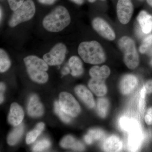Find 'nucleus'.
<instances>
[{"instance_id": "obj_2", "label": "nucleus", "mask_w": 152, "mask_h": 152, "mask_svg": "<svg viewBox=\"0 0 152 152\" xmlns=\"http://www.w3.org/2000/svg\"><path fill=\"white\" fill-rule=\"evenodd\" d=\"M78 53L85 63L91 64H100L107 59L103 48L96 41L82 42L79 45Z\"/></svg>"}, {"instance_id": "obj_7", "label": "nucleus", "mask_w": 152, "mask_h": 152, "mask_svg": "<svg viewBox=\"0 0 152 152\" xmlns=\"http://www.w3.org/2000/svg\"><path fill=\"white\" fill-rule=\"evenodd\" d=\"M66 53L65 45L59 43L56 44L49 53L44 55L43 58L48 65H60L64 62Z\"/></svg>"}, {"instance_id": "obj_26", "label": "nucleus", "mask_w": 152, "mask_h": 152, "mask_svg": "<svg viewBox=\"0 0 152 152\" xmlns=\"http://www.w3.org/2000/svg\"><path fill=\"white\" fill-rule=\"evenodd\" d=\"M54 110L56 114L60 117L63 121L66 123L70 122L71 119L69 116L61 108L59 102L56 101L54 103Z\"/></svg>"}, {"instance_id": "obj_10", "label": "nucleus", "mask_w": 152, "mask_h": 152, "mask_svg": "<svg viewBox=\"0 0 152 152\" xmlns=\"http://www.w3.org/2000/svg\"><path fill=\"white\" fill-rule=\"evenodd\" d=\"M138 83V80L133 74H126L123 76L120 83V89L124 95L131 94L135 89Z\"/></svg>"}, {"instance_id": "obj_24", "label": "nucleus", "mask_w": 152, "mask_h": 152, "mask_svg": "<svg viewBox=\"0 0 152 152\" xmlns=\"http://www.w3.org/2000/svg\"><path fill=\"white\" fill-rule=\"evenodd\" d=\"M11 62L10 58L5 51L2 49L0 50V72H4L10 67Z\"/></svg>"}, {"instance_id": "obj_6", "label": "nucleus", "mask_w": 152, "mask_h": 152, "mask_svg": "<svg viewBox=\"0 0 152 152\" xmlns=\"http://www.w3.org/2000/svg\"><path fill=\"white\" fill-rule=\"evenodd\" d=\"M59 103L62 110L69 116L77 117L80 113L79 103L70 93H61L59 97Z\"/></svg>"}, {"instance_id": "obj_19", "label": "nucleus", "mask_w": 152, "mask_h": 152, "mask_svg": "<svg viewBox=\"0 0 152 152\" xmlns=\"http://www.w3.org/2000/svg\"><path fill=\"white\" fill-rule=\"evenodd\" d=\"M89 73L91 78L104 80L110 76L111 70L107 66L103 65L100 67L96 65L90 69Z\"/></svg>"}, {"instance_id": "obj_32", "label": "nucleus", "mask_w": 152, "mask_h": 152, "mask_svg": "<svg viewBox=\"0 0 152 152\" xmlns=\"http://www.w3.org/2000/svg\"><path fill=\"white\" fill-rule=\"evenodd\" d=\"M143 86L145 89L147 94L152 93V80H148Z\"/></svg>"}, {"instance_id": "obj_39", "label": "nucleus", "mask_w": 152, "mask_h": 152, "mask_svg": "<svg viewBox=\"0 0 152 152\" xmlns=\"http://www.w3.org/2000/svg\"><path fill=\"white\" fill-rule=\"evenodd\" d=\"M147 54H148L149 56H152V47L151 48V49H150L149 51Z\"/></svg>"}, {"instance_id": "obj_14", "label": "nucleus", "mask_w": 152, "mask_h": 152, "mask_svg": "<svg viewBox=\"0 0 152 152\" xmlns=\"http://www.w3.org/2000/svg\"><path fill=\"white\" fill-rule=\"evenodd\" d=\"M137 20L141 29L145 34L152 31V15L145 11H141L137 17Z\"/></svg>"}, {"instance_id": "obj_21", "label": "nucleus", "mask_w": 152, "mask_h": 152, "mask_svg": "<svg viewBox=\"0 0 152 152\" xmlns=\"http://www.w3.org/2000/svg\"><path fill=\"white\" fill-rule=\"evenodd\" d=\"M13 130L9 134L7 142L10 145H14L18 142L24 132V126L22 124L15 126Z\"/></svg>"}, {"instance_id": "obj_42", "label": "nucleus", "mask_w": 152, "mask_h": 152, "mask_svg": "<svg viewBox=\"0 0 152 152\" xmlns=\"http://www.w3.org/2000/svg\"><path fill=\"white\" fill-rule=\"evenodd\" d=\"M150 64H151V65L152 67V59L151 60V62H150Z\"/></svg>"}, {"instance_id": "obj_8", "label": "nucleus", "mask_w": 152, "mask_h": 152, "mask_svg": "<svg viewBox=\"0 0 152 152\" xmlns=\"http://www.w3.org/2000/svg\"><path fill=\"white\" fill-rule=\"evenodd\" d=\"M116 12L120 23L123 25L127 24L134 12V5L132 0H118Z\"/></svg>"}, {"instance_id": "obj_28", "label": "nucleus", "mask_w": 152, "mask_h": 152, "mask_svg": "<svg viewBox=\"0 0 152 152\" xmlns=\"http://www.w3.org/2000/svg\"><path fill=\"white\" fill-rule=\"evenodd\" d=\"M89 135L94 141H99L103 139L105 134L103 131L98 129H93L90 130L88 133Z\"/></svg>"}, {"instance_id": "obj_38", "label": "nucleus", "mask_w": 152, "mask_h": 152, "mask_svg": "<svg viewBox=\"0 0 152 152\" xmlns=\"http://www.w3.org/2000/svg\"><path fill=\"white\" fill-rule=\"evenodd\" d=\"M148 4L152 7V0H146Z\"/></svg>"}, {"instance_id": "obj_12", "label": "nucleus", "mask_w": 152, "mask_h": 152, "mask_svg": "<svg viewBox=\"0 0 152 152\" xmlns=\"http://www.w3.org/2000/svg\"><path fill=\"white\" fill-rule=\"evenodd\" d=\"M24 114L20 106L17 103H13L10 108L8 120L11 125L17 126L21 124Z\"/></svg>"}, {"instance_id": "obj_34", "label": "nucleus", "mask_w": 152, "mask_h": 152, "mask_svg": "<svg viewBox=\"0 0 152 152\" xmlns=\"http://www.w3.org/2000/svg\"><path fill=\"white\" fill-rule=\"evenodd\" d=\"M84 140L85 142L88 145L92 144L94 142L92 138L88 134L84 137Z\"/></svg>"}, {"instance_id": "obj_37", "label": "nucleus", "mask_w": 152, "mask_h": 152, "mask_svg": "<svg viewBox=\"0 0 152 152\" xmlns=\"http://www.w3.org/2000/svg\"><path fill=\"white\" fill-rule=\"evenodd\" d=\"M71 1L77 5H81L84 2V0H71Z\"/></svg>"}, {"instance_id": "obj_11", "label": "nucleus", "mask_w": 152, "mask_h": 152, "mask_svg": "<svg viewBox=\"0 0 152 152\" xmlns=\"http://www.w3.org/2000/svg\"><path fill=\"white\" fill-rule=\"evenodd\" d=\"M76 94L89 108H93L95 106V102L91 92L83 85H78L75 88Z\"/></svg>"}, {"instance_id": "obj_20", "label": "nucleus", "mask_w": 152, "mask_h": 152, "mask_svg": "<svg viewBox=\"0 0 152 152\" xmlns=\"http://www.w3.org/2000/svg\"><path fill=\"white\" fill-rule=\"evenodd\" d=\"M130 134L128 139V146L131 151H136L138 148L141 142V135L140 131L136 127L130 131Z\"/></svg>"}, {"instance_id": "obj_17", "label": "nucleus", "mask_w": 152, "mask_h": 152, "mask_svg": "<svg viewBox=\"0 0 152 152\" xmlns=\"http://www.w3.org/2000/svg\"><path fill=\"white\" fill-rule=\"evenodd\" d=\"M68 65L71 70V73L74 77H78L83 73L84 68L81 60L78 57L73 56L70 58Z\"/></svg>"}, {"instance_id": "obj_33", "label": "nucleus", "mask_w": 152, "mask_h": 152, "mask_svg": "<svg viewBox=\"0 0 152 152\" xmlns=\"http://www.w3.org/2000/svg\"><path fill=\"white\" fill-rule=\"evenodd\" d=\"M0 88H1V103L3 102L4 99V96H3V94H4V92L5 90V86L4 84L3 83H1V84H0Z\"/></svg>"}, {"instance_id": "obj_23", "label": "nucleus", "mask_w": 152, "mask_h": 152, "mask_svg": "<svg viewBox=\"0 0 152 152\" xmlns=\"http://www.w3.org/2000/svg\"><path fill=\"white\" fill-rule=\"evenodd\" d=\"M109 101L106 98H101L98 99L97 104V109L98 114L102 118H105L108 112Z\"/></svg>"}, {"instance_id": "obj_4", "label": "nucleus", "mask_w": 152, "mask_h": 152, "mask_svg": "<svg viewBox=\"0 0 152 152\" xmlns=\"http://www.w3.org/2000/svg\"><path fill=\"white\" fill-rule=\"evenodd\" d=\"M118 44L124 54L126 66L130 69L137 67L140 64V58L134 41L132 38L124 36L120 38Z\"/></svg>"}, {"instance_id": "obj_41", "label": "nucleus", "mask_w": 152, "mask_h": 152, "mask_svg": "<svg viewBox=\"0 0 152 152\" xmlns=\"http://www.w3.org/2000/svg\"><path fill=\"white\" fill-rule=\"evenodd\" d=\"M88 1L90 3H94L96 1V0H88Z\"/></svg>"}, {"instance_id": "obj_25", "label": "nucleus", "mask_w": 152, "mask_h": 152, "mask_svg": "<svg viewBox=\"0 0 152 152\" xmlns=\"http://www.w3.org/2000/svg\"><path fill=\"white\" fill-rule=\"evenodd\" d=\"M152 47V34L144 38L142 42L139 47V51L142 54L148 53Z\"/></svg>"}, {"instance_id": "obj_22", "label": "nucleus", "mask_w": 152, "mask_h": 152, "mask_svg": "<svg viewBox=\"0 0 152 152\" xmlns=\"http://www.w3.org/2000/svg\"><path fill=\"white\" fill-rule=\"evenodd\" d=\"M45 124L43 123H39L36 126V127L27 135L26 142L27 144H31L34 142L40 134L45 128Z\"/></svg>"}, {"instance_id": "obj_5", "label": "nucleus", "mask_w": 152, "mask_h": 152, "mask_svg": "<svg viewBox=\"0 0 152 152\" xmlns=\"http://www.w3.org/2000/svg\"><path fill=\"white\" fill-rule=\"evenodd\" d=\"M36 7L32 0H26L18 8L14 11L9 22L11 27L16 26L31 19L34 15Z\"/></svg>"}, {"instance_id": "obj_9", "label": "nucleus", "mask_w": 152, "mask_h": 152, "mask_svg": "<svg viewBox=\"0 0 152 152\" xmlns=\"http://www.w3.org/2000/svg\"><path fill=\"white\" fill-rule=\"evenodd\" d=\"M92 26L94 30L102 37L109 41L115 39L116 34L108 23L101 18H96L93 20Z\"/></svg>"}, {"instance_id": "obj_3", "label": "nucleus", "mask_w": 152, "mask_h": 152, "mask_svg": "<svg viewBox=\"0 0 152 152\" xmlns=\"http://www.w3.org/2000/svg\"><path fill=\"white\" fill-rule=\"evenodd\" d=\"M29 76L34 81L39 83H45L48 79L46 72L48 65L45 60L35 56H30L24 59Z\"/></svg>"}, {"instance_id": "obj_16", "label": "nucleus", "mask_w": 152, "mask_h": 152, "mask_svg": "<svg viewBox=\"0 0 152 152\" xmlns=\"http://www.w3.org/2000/svg\"><path fill=\"white\" fill-rule=\"evenodd\" d=\"M122 148V142L121 139L114 135L107 138L103 143V148L106 152H118Z\"/></svg>"}, {"instance_id": "obj_13", "label": "nucleus", "mask_w": 152, "mask_h": 152, "mask_svg": "<svg viewBox=\"0 0 152 152\" xmlns=\"http://www.w3.org/2000/svg\"><path fill=\"white\" fill-rule=\"evenodd\" d=\"M44 109L37 95L30 97L28 105V113L30 116L37 118L41 117L44 113Z\"/></svg>"}, {"instance_id": "obj_30", "label": "nucleus", "mask_w": 152, "mask_h": 152, "mask_svg": "<svg viewBox=\"0 0 152 152\" xmlns=\"http://www.w3.org/2000/svg\"><path fill=\"white\" fill-rule=\"evenodd\" d=\"M10 8L15 11L24 2V0H7Z\"/></svg>"}, {"instance_id": "obj_35", "label": "nucleus", "mask_w": 152, "mask_h": 152, "mask_svg": "<svg viewBox=\"0 0 152 152\" xmlns=\"http://www.w3.org/2000/svg\"><path fill=\"white\" fill-rule=\"evenodd\" d=\"M56 0H38L39 2L44 4L51 5L53 4Z\"/></svg>"}, {"instance_id": "obj_29", "label": "nucleus", "mask_w": 152, "mask_h": 152, "mask_svg": "<svg viewBox=\"0 0 152 152\" xmlns=\"http://www.w3.org/2000/svg\"><path fill=\"white\" fill-rule=\"evenodd\" d=\"M147 93L144 86L142 88L140 92V97L139 100V109L141 113L143 112L145 107V100Z\"/></svg>"}, {"instance_id": "obj_36", "label": "nucleus", "mask_w": 152, "mask_h": 152, "mask_svg": "<svg viewBox=\"0 0 152 152\" xmlns=\"http://www.w3.org/2000/svg\"><path fill=\"white\" fill-rule=\"evenodd\" d=\"M70 72V69L68 65V66H65L63 68V69L62 70L61 73L63 75H68Z\"/></svg>"}, {"instance_id": "obj_31", "label": "nucleus", "mask_w": 152, "mask_h": 152, "mask_svg": "<svg viewBox=\"0 0 152 152\" xmlns=\"http://www.w3.org/2000/svg\"><path fill=\"white\" fill-rule=\"evenodd\" d=\"M145 122L148 125H152V107L148 110L147 113L145 116Z\"/></svg>"}, {"instance_id": "obj_1", "label": "nucleus", "mask_w": 152, "mask_h": 152, "mask_svg": "<svg viewBox=\"0 0 152 152\" xmlns=\"http://www.w3.org/2000/svg\"><path fill=\"white\" fill-rule=\"evenodd\" d=\"M70 15L68 10L63 6H58L43 20L44 28L51 32H58L70 23Z\"/></svg>"}, {"instance_id": "obj_18", "label": "nucleus", "mask_w": 152, "mask_h": 152, "mask_svg": "<svg viewBox=\"0 0 152 152\" xmlns=\"http://www.w3.org/2000/svg\"><path fill=\"white\" fill-rule=\"evenodd\" d=\"M60 145L64 148H71L77 151H83L85 149L82 142L71 135L64 137L61 141Z\"/></svg>"}, {"instance_id": "obj_43", "label": "nucleus", "mask_w": 152, "mask_h": 152, "mask_svg": "<svg viewBox=\"0 0 152 152\" xmlns=\"http://www.w3.org/2000/svg\"><path fill=\"white\" fill-rule=\"evenodd\" d=\"M100 1H105V0H100Z\"/></svg>"}, {"instance_id": "obj_27", "label": "nucleus", "mask_w": 152, "mask_h": 152, "mask_svg": "<svg viewBox=\"0 0 152 152\" xmlns=\"http://www.w3.org/2000/svg\"><path fill=\"white\" fill-rule=\"evenodd\" d=\"M51 145V143L49 140L43 139L38 142L33 147V151L34 152H42L44 150L48 148Z\"/></svg>"}, {"instance_id": "obj_40", "label": "nucleus", "mask_w": 152, "mask_h": 152, "mask_svg": "<svg viewBox=\"0 0 152 152\" xmlns=\"http://www.w3.org/2000/svg\"><path fill=\"white\" fill-rule=\"evenodd\" d=\"M1 17H0V19H1V20L3 16V11L2 10L1 7Z\"/></svg>"}, {"instance_id": "obj_15", "label": "nucleus", "mask_w": 152, "mask_h": 152, "mask_svg": "<svg viewBox=\"0 0 152 152\" xmlns=\"http://www.w3.org/2000/svg\"><path fill=\"white\" fill-rule=\"evenodd\" d=\"M88 86L90 90L98 96H104L107 92V88L104 80L102 79L91 78L88 82Z\"/></svg>"}]
</instances>
